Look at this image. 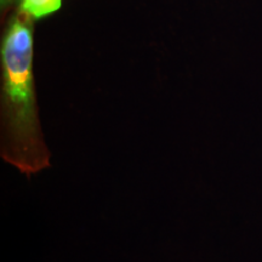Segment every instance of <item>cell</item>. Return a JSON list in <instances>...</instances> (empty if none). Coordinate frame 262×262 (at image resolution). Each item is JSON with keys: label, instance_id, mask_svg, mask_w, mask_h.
<instances>
[{"label": "cell", "instance_id": "6da1fadb", "mask_svg": "<svg viewBox=\"0 0 262 262\" xmlns=\"http://www.w3.org/2000/svg\"><path fill=\"white\" fill-rule=\"evenodd\" d=\"M32 19L18 10L9 21L2 42L0 155L28 179L50 166L32 72Z\"/></svg>", "mask_w": 262, "mask_h": 262}, {"label": "cell", "instance_id": "7a4b0ae2", "mask_svg": "<svg viewBox=\"0 0 262 262\" xmlns=\"http://www.w3.org/2000/svg\"><path fill=\"white\" fill-rule=\"evenodd\" d=\"M62 0H21L19 10L33 19H39L57 11Z\"/></svg>", "mask_w": 262, "mask_h": 262}, {"label": "cell", "instance_id": "3957f363", "mask_svg": "<svg viewBox=\"0 0 262 262\" xmlns=\"http://www.w3.org/2000/svg\"><path fill=\"white\" fill-rule=\"evenodd\" d=\"M14 3V0H0V4H2V9L5 10L9 5H11Z\"/></svg>", "mask_w": 262, "mask_h": 262}]
</instances>
